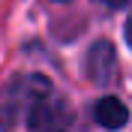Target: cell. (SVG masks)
Listing matches in <instances>:
<instances>
[{
    "label": "cell",
    "instance_id": "obj_3",
    "mask_svg": "<svg viewBox=\"0 0 132 132\" xmlns=\"http://www.w3.org/2000/svg\"><path fill=\"white\" fill-rule=\"evenodd\" d=\"M102 6H108V9H123L126 3H132V0H99Z\"/></svg>",
    "mask_w": 132,
    "mask_h": 132
},
{
    "label": "cell",
    "instance_id": "obj_5",
    "mask_svg": "<svg viewBox=\"0 0 132 132\" xmlns=\"http://www.w3.org/2000/svg\"><path fill=\"white\" fill-rule=\"evenodd\" d=\"M57 3H66V0H57Z\"/></svg>",
    "mask_w": 132,
    "mask_h": 132
},
{
    "label": "cell",
    "instance_id": "obj_4",
    "mask_svg": "<svg viewBox=\"0 0 132 132\" xmlns=\"http://www.w3.org/2000/svg\"><path fill=\"white\" fill-rule=\"evenodd\" d=\"M126 45L132 48V15L126 18Z\"/></svg>",
    "mask_w": 132,
    "mask_h": 132
},
{
    "label": "cell",
    "instance_id": "obj_1",
    "mask_svg": "<svg viewBox=\"0 0 132 132\" xmlns=\"http://www.w3.org/2000/svg\"><path fill=\"white\" fill-rule=\"evenodd\" d=\"M84 75L96 87L114 84V78H117V51L108 39H99L87 48V54H84Z\"/></svg>",
    "mask_w": 132,
    "mask_h": 132
},
{
    "label": "cell",
    "instance_id": "obj_2",
    "mask_svg": "<svg viewBox=\"0 0 132 132\" xmlns=\"http://www.w3.org/2000/svg\"><path fill=\"white\" fill-rule=\"evenodd\" d=\"M93 120L102 129H120V126L129 123V108H126L123 99H117V96H102L93 105Z\"/></svg>",
    "mask_w": 132,
    "mask_h": 132
}]
</instances>
